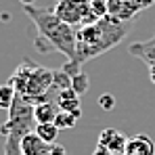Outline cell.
Segmentation results:
<instances>
[{
	"mask_svg": "<svg viewBox=\"0 0 155 155\" xmlns=\"http://www.w3.org/2000/svg\"><path fill=\"white\" fill-rule=\"evenodd\" d=\"M134 25V21H120L111 15H105L103 19L76 27V57L69 61L82 69V65L90 59H97L117 46Z\"/></svg>",
	"mask_w": 155,
	"mask_h": 155,
	"instance_id": "1",
	"label": "cell"
},
{
	"mask_svg": "<svg viewBox=\"0 0 155 155\" xmlns=\"http://www.w3.org/2000/svg\"><path fill=\"white\" fill-rule=\"evenodd\" d=\"M23 11L36 25V31H38L36 48L38 51H59L61 54L67 57V61L76 57V27L61 21L52 8L23 4Z\"/></svg>",
	"mask_w": 155,
	"mask_h": 155,
	"instance_id": "2",
	"label": "cell"
},
{
	"mask_svg": "<svg viewBox=\"0 0 155 155\" xmlns=\"http://www.w3.org/2000/svg\"><path fill=\"white\" fill-rule=\"evenodd\" d=\"M52 71L54 69L38 65L31 59H23L19 67L13 71V76L8 78V84L15 88L17 94L36 103L52 92Z\"/></svg>",
	"mask_w": 155,
	"mask_h": 155,
	"instance_id": "3",
	"label": "cell"
},
{
	"mask_svg": "<svg viewBox=\"0 0 155 155\" xmlns=\"http://www.w3.org/2000/svg\"><path fill=\"white\" fill-rule=\"evenodd\" d=\"M36 124L34 117V103L25 97L17 94L8 109L6 122L0 126V134L4 136V155H21V138L34 132Z\"/></svg>",
	"mask_w": 155,
	"mask_h": 155,
	"instance_id": "4",
	"label": "cell"
},
{
	"mask_svg": "<svg viewBox=\"0 0 155 155\" xmlns=\"http://www.w3.org/2000/svg\"><path fill=\"white\" fill-rule=\"evenodd\" d=\"M52 11L61 21H65V23H69L74 27L99 21L90 13V0H57Z\"/></svg>",
	"mask_w": 155,
	"mask_h": 155,
	"instance_id": "5",
	"label": "cell"
},
{
	"mask_svg": "<svg viewBox=\"0 0 155 155\" xmlns=\"http://www.w3.org/2000/svg\"><path fill=\"white\" fill-rule=\"evenodd\" d=\"M126 143H128V136L124 132L115 128H105L99 134V140H97V147H103L111 153H124L126 151Z\"/></svg>",
	"mask_w": 155,
	"mask_h": 155,
	"instance_id": "6",
	"label": "cell"
},
{
	"mask_svg": "<svg viewBox=\"0 0 155 155\" xmlns=\"http://www.w3.org/2000/svg\"><path fill=\"white\" fill-rule=\"evenodd\" d=\"M59 113V105L54 101V90L51 94H46L44 99L36 101L34 103V117H36V124H48V122H54Z\"/></svg>",
	"mask_w": 155,
	"mask_h": 155,
	"instance_id": "7",
	"label": "cell"
},
{
	"mask_svg": "<svg viewBox=\"0 0 155 155\" xmlns=\"http://www.w3.org/2000/svg\"><path fill=\"white\" fill-rule=\"evenodd\" d=\"M54 101L59 105V111L74 113L78 120L82 117V101H80V94H76L74 88H65V90L54 92Z\"/></svg>",
	"mask_w": 155,
	"mask_h": 155,
	"instance_id": "8",
	"label": "cell"
},
{
	"mask_svg": "<svg viewBox=\"0 0 155 155\" xmlns=\"http://www.w3.org/2000/svg\"><path fill=\"white\" fill-rule=\"evenodd\" d=\"M107 8L109 15L120 21H134V17L138 15L136 0H107Z\"/></svg>",
	"mask_w": 155,
	"mask_h": 155,
	"instance_id": "9",
	"label": "cell"
},
{
	"mask_svg": "<svg viewBox=\"0 0 155 155\" xmlns=\"http://www.w3.org/2000/svg\"><path fill=\"white\" fill-rule=\"evenodd\" d=\"M124 155H155V143L147 134H134L126 143Z\"/></svg>",
	"mask_w": 155,
	"mask_h": 155,
	"instance_id": "10",
	"label": "cell"
},
{
	"mask_svg": "<svg viewBox=\"0 0 155 155\" xmlns=\"http://www.w3.org/2000/svg\"><path fill=\"white\" fill-rule=\"evenodd\" d=\"M128 52L149 67L151 63H155V34L145 42H132L128 46Z\"/></svg>",
	"mask_w": 155,
	"mask_h": 155,
	"instance_id": "11",
	"label": "cell"
},
{
	"mask_svg": "<svg viewBox=\"0 0 155 155\" xmlns=\"http://www.w3.org/2000/svg\"><path fill=\"white\" fill-rule=\"evenodd\" d=\"M48 147L36 132H29L21 138V155H46L48 153Z\"/></svg>",
	"mask_w": 155,
	"mask_h": 155,
	"instance_id": "12",
	"label": "cell"
},
{
	"mask_svg": "<svg viewBox=\"0 0 155 155\" xmlns=\"http://www.w3.org/2000/svg\"><path fill=\"white\" fill-rule=\"evenodd\" d=\"M34 132H36L46 145H54L57 138H59V128L54 126V122H48V124H36Z\"/></svg>",
	"mask_w": 155,
	"mask_h": 155,
	"instance_id": "13",
	"label": "cell"
},
{
	"mask_svg": "<svg viewBox=\"0 0 155 155\" xmlns=\"http://www.w3.org/2000/svg\"><path fill=\"white\" fill-rule=\"evenodd\" d=\"M65 88H71V76L63 69H54L52 71V90L59 92V90H65Z\"/></svg>",
	"mask_w": 155,
	"mask_h": 155,
	"instance_id": "14",
	"label": "cell"
},
{
	"mask_svg": "<svg viewBox=\"0 0 155 155\" xmlns=\"http://www.w3.org/2000/svg\"><path fill=\"white\" fill-rule=\"evenodd\" d=\"M88 86H90V78L86 71H78L76 76H71V88L76 90V94H86L88 92Z\"/></svg>",
	"mask_w": 155,
	"mask_h": 155,
	"instance_id": "15",
	"label": "cell"
},
{
	"mask_svg": "<svg viewBox=\"0 0 155 155\" xmlns=\"http://www.w3.org/2000/svg\"><path fill=\"white\" fill-rule=\"evenodd\" d=\"M15 97H17V92H15V88L6 82V84H0V109H11V105L15 101Z\"/></svg>",
	"mask_w": 155,
	"mask_h": 155,
	"instance_id": "16",
	"label": "cell"
},
{
	"mask_svg": "<svg viewBox=\"0 0 155 155\" xmlns=\"http://www.w3.org/2000/svg\"><path fill=\"white\" fill-rule=\"evenodd\" d=\"M78 122V117L74 115V113H67V111H59L57 113V117H54V126L59 130H69L74 128Z\"/></svg>",
	"mask_w": 155,
	"mask_h": 155,
	"instance_id": "17",
	"label": "cell"
},
{
	"mask_svg": "<svg viewBox=\"0 0 155 155\" xmlns=\"http://www.w3.org/2000/svg\"><path fill=\"white\" fill-rule=\"evenodd\" d=\"M90 13L94 19H103L105 15H109L107 0H90Z\"/></svg>",
	"mask_w": 155,
	"mask_h": 155,
	"instance_id": "18",
	"label": "cell"
},
{
	"mask_svg": "<svg viewBox=\"0 0 155 155\" xmlns=\"http://www.w3.org/2000/svg\"><path fill=\"white\" fill-rule=\"evenodd\" d=\"M99 105H101V109H105V111H111V109L115 107L113 94H101V97H99Z\"/></svg>",
	"mask_w": 155,
	"mask_h": 155,
	"instance_id": "19",
	"label": "cell"
},
{
	"mask_svg": "<svg viewBox=\"0 0 155 155\" xmlns=\"http://www.w3.org/2000/svg\"><path fill=\"white\" fill-rule=\"evenodd\" d=\"M46 155H67V149H65L63 145H57V143H54V145L48 147V153Z\"/></svg>",
	"mask_w": 155,
	"mask_h": 155,
	"instance_id": "20",
	"label": "cell"
},
{
	"mask_svg": "<svg viewBox=\"0 0 155 155\" xmlns=\"http://www.w3.org/2000/svg\"><path fill=\"white\" fill-rule=\"evenodd\" d=\"M151 4H155V0H136V6H138V11H143V8H149Z\"/></svg>",
	"mask_w": 155,
	"mask_h": 155,
	"instance_id": "21",
	"label": "cell"
},
{
	"mask_svg": "<svg viewBox=\"0 0 155 155\" xmlns=\"http://www.w3.org/2000/svg\"><path fill=\"white\" fill-rule=\"evenodd\" d=\"M149 78H151V82L155 84V63H151V65H149Z\"/></svg>",
	"mask_w": 155,
	"mask_h": 155,
	"instance_id": "22",
	"label": "cell"
},
{
	"mask_svg": "<svg viewBox=\"0 0 155 155\" xmlns=\"http://www.w3.org/2000/svg\"><path fill=\"white\" fill-rule=\"evenodd\" d=\"M19 2H21V6H23V4H34L36 0H19Z\"/></svg>",
	"mask_w": 155,
	"mask_h": 155,
	"instance_id": "23",
	"label": "cell"
},
{
	"mask_svg": "<svg viewBox=\"0 0 155 155\" xmlns=\"http://www.w3.org/2000/svg\"><path fill=\"white\" fill-rule=\"evenodd\" d=\"M92 155H97V153H94V151H92Z\"/></svg>",
	"mask_w": 155,
	"mask_h": 155,
	"instance_id": "24",
	"label": "cell"
}]
</instances>
